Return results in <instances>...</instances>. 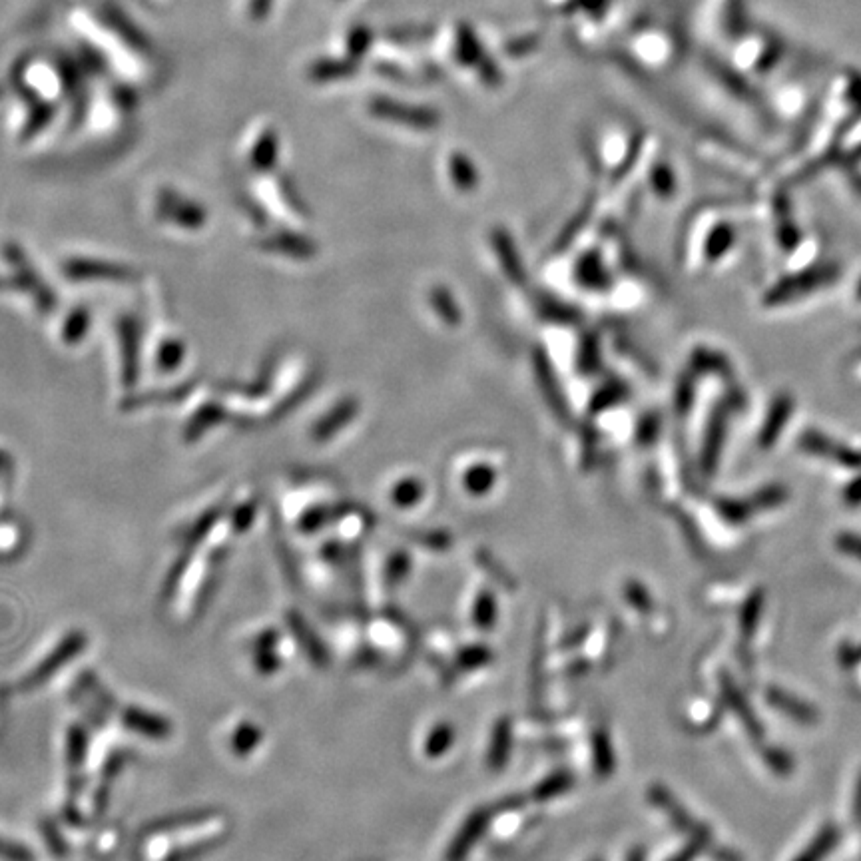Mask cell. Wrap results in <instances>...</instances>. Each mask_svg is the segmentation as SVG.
<instances>
[{"instance_id":"obj_15","label":"cell","mask_w":861,"mask_h":861,"mask_svg":"<svg viewBox=\"0 0 861 861\" xmlns=\"http://www.w3.org/2000/svg\"><path fill=\"white\" fill-rule=\"evenodd\" d=\"M832 844H834V840H832V832H830V836H824L822 838V842L818 844V846H814L812 850H808L806 854H804V858L800 861H820L824 858V854L828 852V850H832Z\"/></svg>"},{"instance_id":"obj_6","label":"cell","mask_w":861,"mask_h":861,"mask_svg":"<svg viewBox=\"0 0 861 861\" xmlns=\"http://www.w3.org/2000/svg\"><path fill=\"white\" fill-rule=\"evenodd\" d=\"M264 734L258 726H254L252 722H244L234 730L232 736V750L236 756H250L262 742Z\"/></svg>"},{"instance_id":"obj_12","label":"cell","mask_w":861,"mask_h":861,"mask_svg":"<svg viewBox=\"0 0 861 861\" xmlns=\"http://www.w3.org/2000/svg\"><path fill=\"white\" fill-rule=\"evenodd\" d=\"M493 616H495V602H493V598H491L489 594H483V596L477 600V608H475V620H477V626H483V628L491 626Z\"/></svg>"},{"instance_id":"obj_2","label":"cell","mask_w":861,"mask_h":861,"mask_svg":"<svg viewBox=\"0 0 861 861\" xmlns=\"http://www.w3.org/2000/svg\"><path fill=\"white\" fill-rule=\"evenodd\" d=\"M122 724L138 736L150 740H168L172 736V724L160 714L142 710L138 706H128L122 712Z\"/></svg>"},{"instance_id":"obj_3","label":"cell","mask_w":861,"mask_h":861,"mask_svg":"<svg viewBox=\"0 0 861 861\" xmlns=\"http://www.w3.org/2000/svg\"><path fill=\"white\" fill-rule=\"evenodd\" d=\"M489 818H491V814L485 812V810L473 812V816L461 828L459 836L453 840V846H451V850L447 854V861H461L469 854V850L473 848V844L485 834Z\"/></svg>"},{"instance_id":"obj_10","label":"cell","mask_w":861,"mask_h":861,"mask_svg":"<svg viewBox=\"0 0 861 861\" xmlns=\"http://www.w3.org/2000/svg\"><path fill=\"white\" fill-rule=\"evenodd\" d=\"M254 664H256V668H258V672H260V674H264V676L276 674V672H278V668H280V656H278V650H276V648H260V650H254Z\"/></svg>"},{"instance_id":"obj_8","label":"cell","mask_w":861,"mask_h":861,"mask_svg":"<svg viewBox=\"0 0 861 861\" xmlns=\"http://www.w3.org/2000/svg\"><path fill=\"white\" fill-rule=\"evenodd\" d=\"M453 740H455V730H453L449 724H441V726H437V728L431 732V736H429V740H427V744H425V752H427V756L437 758V756L445 754V752L451 748Z\"/></svg>"},{"instance_id":"obj_1","label":"cell","mask_w":861,"mask_h":861,"mask_svg":"<svg viewBox=\"0 0 861 861\" xmlns=\"http://www.w3.org/2000/svg\"><path fill=\"white\" fill-rule=\"evenodd\" d=\"M86 644H88V638H86V634L84 632H80V630H76V632H70L68 636H64L56 646H54V650L42 660V662H38V666L26 676V678H22V682L18 684V690H22V692H30V690H36V688H40L46 680H50L62 666H66V664H70L84 648H86Z\"/></svg>"},{"instance_id":"obj_14","label":"cell","mask_w":861,"mask_h":861,"mask_svg":"<svg viewBox=\"0 0 861 861\" xmlns=\"http://www.w3.org/2000/svg\"><path fill=\"white\" fill-rule=\"evenodd\" d=\"M42 832H44V836H46V840H48V846L52 848V852H54L56 856L66 854V842H62V838L58 836V830H56L52 824H46Z\"/></svg>"},{"instance_id":"obj_16","label":"cell","mask_w":861,"mask_h":861,"mask_svg":"<svg viewBox=\"0 0 861 861\" xmlns=\"http://www.w3.org/2000/svg\"><path fill=\"white\" fill-rule=\"evenodd\" d=\"M594 861H598V860H594Z\"/></svg>"},{"instance_id":"obj_4","label":"cell","mask_w":861,"mask_h":861,"mask_svg":"<svg viewBox=\"0 0 861 861\" xmlns=\"http://www.w3.org/2000/svg\"><path fill=\"white\" fill-rule=\"evenodd\" d=\"M86 754H88L86 730L82 726H70L68 736H66V760H68V766L72 770L70 792H76L82 786V776H78V772H82V768H84Z\"/></svg>"},{"instance_id":"obj_7","label":"cell","mask_w":861,"mask_h":861,"mask_svg":"<svg viewBox=\"0 0 861 861\" xmlns=\"http://www.w3.org/2000/svg\"><path fill=\"white\" fill-rule=\"evenodd\" d=\"M571 784H573V778H571V774L569 772H557V774H553L551 778H547L537 790H535V800H551V798H555V796H559V794H563V792H567L569 788H571Z\"/></svg>"},{"instance_id":"obj_11","label":"cell","mask_w":861,"mask_h":861,"mask_svg":"<svg viewBox=\"0 0 861 861\" xmlns=\"http://www.w3.org/2000/svg\"><path fill=\"white\" fill-rule=\"evenodd\" d=\"M0 860L4 861H34V856L16 842L0 838Z\"/></svg>"},{"instance_id":"obj_5","label":"cell","mask_w":861,"mask_h":861,"mask_svg":"<svg viewBox=\"0 0 861 861\" xmlns=\"http://www.w3.org/2000/svg\"><path fill=\"white\" fill-rule=\"evenodd\" d=\"M287 624H289V628H291V632H293V636L297 638V642H299V646L307 652V656L315 662V664H325L327 662V658H329V654H327V648L323 646V642L315 636V632L311 630V626L307 624V620L301 616V614H297V612H289L287 614Z\"/></svg>"},{"instance_id":"obj_13","label":"cell","mask_w":861,"mask_h":861,"mask_svg":"<svg viewBox=\"0 0 861 861\" xmlns=\"http://www.w3.org/2000/svg\"><path fill=\"white\" fill-rule=\"evenodd\" d=\"M596 768L600 774H610L612 770V752H610V744L604 736L596 738Z\"/></svg>"},{"instance_id":"obj_9","label":"cell","mask_w":861,"mask_h":861,"mask_svg":"<svg viewBox=\"0 0 861 861\" xmlns=\"http://www.w3.org/2000/svg\"><path fill=\"white\" fill-rule=\"evenodd\" d=\"M509 738H511V730H509V726H507V722H501L499 726H497V732H495V742H493V746H491V758H489V764H491V768H501L503 764H505V760H507V750H503V748H509Z\"/></svg>"}]
</instances>
